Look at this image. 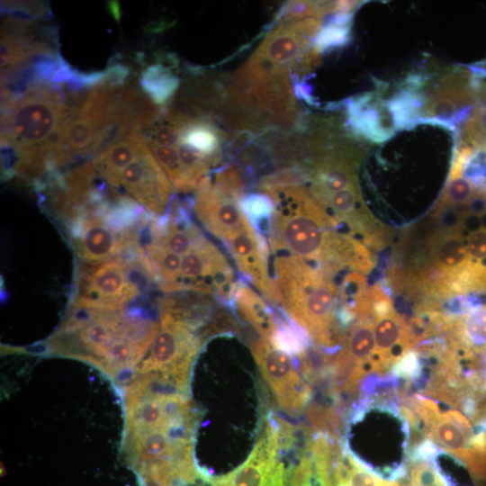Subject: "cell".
Segmentation results:
<instances>
[{
    "label": "cell",
    "instance_id": "1",
    "mask_svg": "<svg viewBox=\"0 0 486 486\" xmlns=\"http://www.w3.org/2000/svg\"><path fill=\"white\" fill-rule=\"evenodd\" d=\"M272 202L270 245L274 251L310 261H342L345 240L331 235V218L301 184L257 187Z\"/></svg>",
    "mask_w": 486,
    "mask_h": 486
},
{
    "label": "cell",
    "instance_id": "2",
    "mask_svg": "<svg viewBox=\"0 0 486 486\" xmlns=\"http://www.w3.org/2000/svg\"><path fill=\"white\" fill-rule=\"evenodd\" d=\"M274 269L277 302L294 323L320 346L338 343L333 283L305 260L290 255L277 256Z\"/></svg>",
    "mask_w": 486,
    "mask_h": 486
},
{
    "label": "cell",
    "instance_id": "3",
    "mask_svg": "<svg viewBox=\"0 0 486 486\" xmlns=\"http://www.w3.org/2000/svg\"><path fill=\"white\" fill-rule=\"evenodd\" d=\"M68 108L58 87L51 84L30 86L18 95L2 92V147L20 158L48 156L51 140Z\"/></svg>",
    "mask_w": 486,
    "mask_h": 486
},
{
    "label": "cell",
    "instance_id": "4",
    "mask_svg": "<svg viewBox=\"0 0 486 486\" xmlns=\"http://www.w3.org/2000/svg\"><path fill=\"white\" fill-rule=\"evenodd\" d=\"M203 334L182 318L160 311V329L147 358L137 369L140 374L152 373L186 392L192 363L198 353Z\"/></svg>",
    "mask_w": 486,
    "mask_h": 486
},
{
    "label": "cell",
    "instance_id": "5",
    "mask_svg": "<svg viewBox=\"0 0 486 486\" xmlns=\"http://www.w3.org/2000/svg\"><path fill=\"white\" fill-rule=\"evenodd\" d=\"M253 354L279 407L291 415L302 413L311 397V388L300 374L294 355L263 338L254 345Z\"/></svg>",
    "mask_w": 486,
    "mask_h": 486
},
{
    "label": "cell",
    "instance_id": "6",
    "mask_svg": "<svg viewBox=\"0 0 486 486\" xmlns=\"http://www.w3.org/2000/svg\"><path fill=\"white\" fill-rule=\"evenodd\" d=\"M277 420L268 419L248 458L230 473L213 478L212 486H289Z\"/></svg>",
    "mask_w": 486,
    "mask_h": 486
},
{
    "label": "cell",
    "instance_id": "7",
    "mask_svg": "<svg viewBox=\"0 0 486 486\" xmlns=\"http://www.w3.org/2000/svg\"><path fill=\"white\" fill-rule=\"evenodd\" d=\"M132 268L126 260L112 258L83 265L74 300L102 306H125L140 292Z\"/></svg>",
    "mask_w": 486,
    "mask_h": 486
},
{
    "label": "cell",
    "instance_id": "8",
    "mask_svg": "<svg viewBox=\"0 0 486 486\" xmlns=\"http://www.w3.org/2000/svg\"><path fill=\"white\" fill-rule=\"evenodd\" d=\"M427 90L423 107L427 117L468 119L471 105L478 98L476 76L463 67L446 69Z\"/></svg>",
    "mask_w": 486,
    "mask_h": 486
},
{
    "label": "cell",
    "instance_id": "9",
    "mask_svg": "<svg viewBox=\"0 0 486 486\" xmlns=\"http://www.w3.org/2000/svg\"><path fill=\"white\" fill-rule=\"evenodd\" d=\"M150 213L162 216L168 209L172 187L148 143L122 173L121 185Z\"/></svg>",
    "mask_w": 486,
    "mask_h": 486
},
{
    "label": "cell",
    "instance_id": "10",
    "mask_svg": "<svg viewBox=\"0 0 486 486\" xmlns=\"http://www.w3.org/2000/svg\"><path fill=\"white\" fill-rule=\"evenodd\" d=\"M72 220L76 248L87 262L112 259L119 253L130 251L138 241L133 231L114 230L94 212H81Z\"/></svg>",
    "mask_w": 486,
    "mask_h": 486
},
{
    "label": "cell",
    "instance_id": "11",
    "mask_svg": "<svg viewBox=\"0 0 486 486\" xmlns=\"http://www.w3.org/2000/svg\"><path fill=\"white\" fill-rule=\"evenodd\" d=\"M320 30L318 19L278 22L254 52L296 75Z\"/></svg>",
    "mask_w": 486,
    "mask_h": 486
},
{
    "label": "cell",
    "instance_id": "12",
    "mask_svg": "<svg viewBox=\"0 0 486 486\" xmlns=\"http://www.w3.org/2000/svg\"><path fill=\"white\" fill-rule=\"evenodd\" d=\"M147 140L142 131L134 130L102 150L93 164L96 173L113 187L121 186L122 173L138 156Z\"/></svg>",
    "mask_w": 486,
    "mask_h": 486
},
{
    "label": "cell",
    "instance_id": "13",
    "mask_svg": "<svg viewBox=\"0 0 486 486\" xmlns=\"http://www.w3.org/2000/svg\"><path fill=\"white\" fill-rule=\"evenodd\" d=\"M233 301L242 318L247 320L263 338L271 340L280 331L271 310L264 300L245 284L237 287Z\"/></svg>",
    "mask_w": 486,
    "mask_h": 486
},
{
    "label": "cell",
    "instance_id": "14",
    "mask_svg": "<svg viewBox=\"0 0 486 486\" xmlns=\"http://www.w3.org/2000/svg\"><path fill=\"white\" fill-rule=\"evenodd\" d=\"M140 83L146 95L157 105L166 104L179 86L178 77L159 63L142 71Z\"/></svg>",
    "mask_w": 486,
    "mask_h": 486
},
{
    "label": "cell",
    "instance_id": "15",
    "mask_svg": "<svg viewBox=\"0 0 486 486\" xmlns=\"http://www.w3.org/2000/svg\"><path fill=\"white\" fill-rule=\"evenodd\" d=\"M374 326L369 322L356 324L346 340L345 347L340 354L354 366L365 374V364L372 359L374 352Z\"/></svg>",
    "mask_w": 486,
    "mask_h": 486
},
{
    "label": "cell",
    "instance_id": "16",
    "mask_svg": "<svg viewBox=\"0 0 486 486\" xmlns=\"http://www.w3.org/2000/svg\"><path fill=\"white\" fill-rule=\"evenodd\" d=\"M434 253L438 266L446 271H461L469 267L467 247L460 235H447L437 243Z\"/></svg>",
    "mask_w": 486,
    "mask_h": 486
},
{
    "label": "cell",
    "instance_id": "17",
    "mask_svg": "<svg viewBox=\"0 0 486 486\" xmlns=\"http://www.w3.org/2000/svg\"><path fill=\"white\" fill-rule=\"evenodd\" d=\"M350 17L347 13H340L329 24L320 30L313 44L319 54L346 43L349 39Z\"/></svg>",
    "mask_w": 486,
    "mask_h": 486
},
{
    "label": "cell",
    "instance_id": "18",
    "mask_svg": "<svg viewBox=\"0 0 486 486\" xmlns=\"http://www.w3.org/2000/svg\"><path fill=\"white\" fill-rule=\"evenodd\" d=\"M337 2L289 1L278 13L277 22L318 19L336 11Z\"/></svg>",
    "mask_w": 486,
    "mask_h": 486
},
{
    "label": "cell",
    "instance_id": "19",
    "mask_svg": "<svg viewBox=\"0 0 486 486\" xmlns=\"http://www.w3.org/2000/svg\"><path fill=\"white\" fill-rule=\"evenodd\" d=\"M316 201L321 207H328L337 217L350 219L359 204V191L357 185H354L332 193Z\"/></svg>",
    "mask_w": 486,
    "mask_h": 486
},
{
    "label": "cell",
    "instance_id": "20",
    "mask_svg": "<svg viewBox=\"0 0 486 486\" xmlns=\"http://www.w3.org/2000/svg\"><path fill=\"white\" fill-rule=\"evenodd\" d=\"M462 140L466 146L480 148L486 147V104L477 106L465 121Z\"/></svg>",
    "mask_w": 486,
    "mask_h": 486
},
{
    "label": "cell",
    "instance_id": "21",
    "mask_svg": "<svg viewBox=\"0 0 486 486\" xmlns=\"http://www.w3.org/2000/svg\"><path fill=\"white\" fill-rule=\"evenodd\" d=\"M461 160L454 170L448 185L446 189L443 201L450 204L467 203L474 196V188L466 177L461 176Z\"/></svg>",
    "mask_w": 486,
    "mask_h": 486
},
{
    "label": "cell",
    "instance_id": "22",
    "mask_svg": "<svg viewBox=\"0 0 486 486\" xmlns=\"http://www.w3.org/2000/svg\"><path fill=\"white\" fill-rule=\"evenodd\" d=\"M311 481H312V480H311ZM308 486H312L311 482H310V483Z\"/></svg>",
    "mask_w": 486,
    "mask_h": 486
}]
</instances>
